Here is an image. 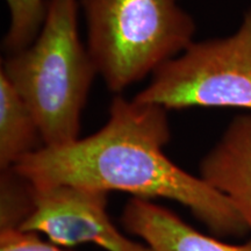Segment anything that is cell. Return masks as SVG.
<instances>
[{
	"label": "cell",
	"instance_id": "6da1fadb",
	"mask_svg": "<svg viewBox=\"0 0 251 251\" xmlns=\"http://www.w3.org/2000/svg\"><path fill=\"white\" fill-rule=\"evenodd\" d=\"M168 112L118 94L97 133L64 147H43L12 168L37 188L71 185L172 200L190 209L214 236H244L249 229L227 198L165 155L171 140Z\"/></svg>",
	"mask_w": 251,
	"mask_h": 251
},
{
	"label": "cell",
	"instance_id": "7a4b0ae2",
	"mask_svg": "<svg viewBox=\"0 0 251 251\" xmlns=\"http://www.w3.org/2000/svg\"><path fill=\"white\" fill-rule=\"evenodd\" d=\"M79 0H48L34 42L7 55L0 71L33 112L45 147L80 139L81 115L98 75L78 30Z\"/></svg>",
	"mask_w": 251,
	"mask_h": 251
},
{
	"label": "cell",
	"instance_id": "3957f363",
	"mask_svg": "<svg viewBox=\"0 0 251 251\" xmlns=\"http://www.w3.org/2000/svg\"><path fill=\"white\" fill-rule=\"evenodd\" d=\"M86 47L111 92L155 74L180 55L196 34L192 15L178 0H79Z\"/></svg>",
	"mask_w": 251,
	"mask_h": 251
},
{
	"label": "cell",
	"instance_id": "277c9868",
	"mask_svg": "<svg viewBox=\"0 0 251 251\" xmlns=\"http://www.w3.org/2000/svg\"><path fill=\"white\" fill-rule=\"evenodd\" d=\"M133 99L166 111L197 107L251 111V8L234 34L193 41L162 65Z\"/></svg>",
	"mask_w": 251,
	"mask_h": 251
},
{
	"label": "cell",
	"instance_id": "5b68a950",
	"mask_svg": "<svg viewBox=\"0 0 251 251\" xmlns=\"http://www.w3.org/2000/svg\"><path fill=\"white\" fill-rule=\"evenodd\" d=\"M107 192L59 185L34 187V208L20 230L45 235L64 248L92 243L105 251H152L127 237L107 212Z\"/></svg>",
	"mask_w": 251,
	"mask_h": 251
},
{
	"label": "cell",
	"instance_id": "8992f818",
	"mask_svg": "<svg viewBox=\"0 0 251 251\" xmlns=\"http://www.w3.org/2000/svg\"><path fill=\"white\" fill-rule=\"evenodd\" d=\"M200 177L227 198L251 231V114L237 115L203 157Z\"/></svg>",
	"mask_w": 251,
	"mask_h": 251
},
{
	"label": "cell",
	"instance_id": "52a82bcc",
	"mask_svg": "<svg viewBox=\"0 0 251 251\" xmlns=\"http://www.w3.org/2000/svg\"><path fill=\"white\" fill-rule=\"evenodd\" d=\"M122 226L152 251H251V238L230 244L200 233L177 214L149 199L130 198L121 215Z\"/></svg>",
	"mask_w": 251,
	"mask_h": 251
},
{
	"label": "cell",
	"instance_id": "ba28073f",
	"mask_svg": "<svg viewBox=\"0 0 251 251\" xmlns=\"http://www.w3.org/2000/svg\"><path fill=\"white\" fill-rule=\"evenodd\" d=\"M43 147L33 112L0 71V170L12 168Z\"/></svg>",
	"mask_w": 251,
	"mask_h": 251
},
{
	"label": "cell",
	"instance_id": "9c48e42d",
	"mask_svg": "<svg viewBox=\"0 0 251 251\" xmlns=\"http://www.w3.org/2000/svg\"><path fill=\"white\" fill-rule=\"evenodd\" d=\"M9 26L2 40L7 55L15 54L34 42L45 24L48 0H6Z\"/></svg>",
	"mask_w": 251,
	"mask_h": 251
},
{
	"label": "cell",
	"instance_id": "30bf717a",
	"mask_svg": "<svg viewBox=\"0 0 251 251\" xmlns=\"http://www.w3.org/2000/svg\"><path fill=\"white\" fill-rule=\"evenodd\" d=\"M34 208V186L14 168L0 174V231L20 229Z\"/></svg>",
	"mask_w": 251,
	"mask_h": 251
},
{
	"label": "cell",
	"instance_id": "8fae6325",
	"mask_svg": "<svg viewBox=\"0 0 251 251\" xmlns=\"http://www.w3.org/2000/svg\"><path fill=\"white\" fill-rule=\"evenodd\" d=\"M0 251H70L39 234L20 229L0 231Z\"/></svg>",
	"mask_w": 251,
	"mask_h": 251
}]
</instances>
